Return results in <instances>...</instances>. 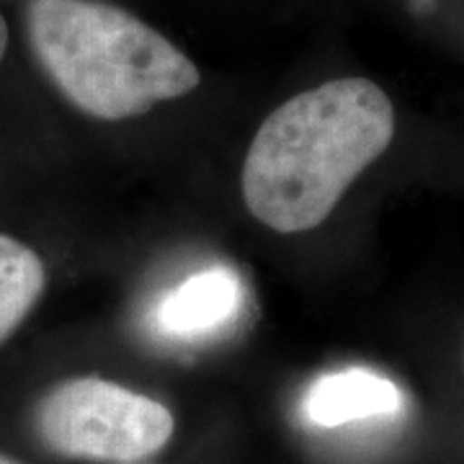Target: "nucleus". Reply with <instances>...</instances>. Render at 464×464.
<instances>
[{
	"label": "nucleus",
	"instance_id": "nucleus-3",
	"mask_svg": "<svg viewBox=\"0 0 464 464\" xmlns=\"http://www.w3.org/2000/svg\"><path fill=\"white\" fill-rule=\"evenodd\" d=\"M34 429L44 447L85 462H140L173 436L163 402L101 377H75L36 402Z\"/></svg>",
	"mask_w": 464,
	"mask_h": 464
},
{
	"label": "nucleus",
	"instance_id": "nucleus-1",
	"mask_svg": "<svg viewBox=\"0 0 464 464\" xmlns=\"http://www.w3.org/2000/svg\"><path fill=\"white\" fill-rule=\"evenodd\" d=\"M395 111L366 78H341L282 103L253 137L243 166L250 215L276 232L317 227L390 148Z\"/></svg>",
	"mask_w": 464,
	"mask_h": 464
},
{
	"label": "nucleus",
	"instance_id": "nucleus-7",
	"mask_svg": "<svg viewBox=\"0 0 464 464\" xmlns=\"http://www.w3.org/2000/svg\"><path fill=\"white\" fill-rule=\"evenodd\" d=\"M5 47H8V26H5V21L0 16V63H3Z\"/></svg>",
	"mask_w": 464,
	"mask_h": 464
},
{
	"label": "nucleus",
	"instance_id": "nucleus-2",
	"mask_svg": "<svg viewBox=\"0 0 464 464\" xmlns=\"http://www.w3.org/2000/svg\"><path fill=\"white\" fill-rule=\"evenodd\" d=\"M26 32L52 83L96 119L148 114L201 81L197 65L163 34L103 0H32Z\"/></svg>",
	"mask_w": 464,
	"mask_h": 464
},
{
	"label": "nucleus",
	"instance_id": "nucleus-8",
	"mask_svg": "<svg viewBox=\"0 0 464 464\" xmlns=\"http://www.w3.org/2000/svg\"><path fill=\"white\" fill-rule=\"evenodd\" d=\"M0 464H21L16 459H11V457H5V454H0Z\"/></svg>",
	"mask_w": 464,
	"mask_h": 464
},
{
	"label": "nucleus",
	"instance_id": "nucleus-5",
	"mask_svg": "<svg viewBox=\"0 0 464 464\" xmlns=\"http://www.w3.org/2000/svg\"><path fill=\"white\" fill-rule=\"evenodd\" d=\"M405 405L400 387L372 369L351 366L317 377L302 395L299 413L315 429L398 415Z\"/></svg>",
	"mask_w": 464,
	"mask_h": 464
},
{
	"label": "nucleus",
	"instance_id": "nucleus-6",
	"mask_svg": "<svg viewBox=\"0 0 464 464\" xmlns=\"http://www.w3.org/2000/svg\"><path fill=\"white\" fill-rule=\"evenodd\" d=\"M44 284L42 258L29 246L0 235V343L32 313Z\"/></svg>",
	"mask_w": 464,
	"mask_h": 464
},
{
	"label": "nucleus",
	"instance_id": "nucleus-4",
	"mask_svg": "<svg viewBox=\"0 0 464 464\" xmlns=\"http://www.w3.org/2000/svg\"><path fill=\"white\" fill-rule=\"evenodd\" d=\"M240 307V276L227 266H209L160 297L152 310V328L173 341H199L230 325Z\"/></svg>",
	"mask_w": 464,
	"mask_h": 464
}]
</instances>
